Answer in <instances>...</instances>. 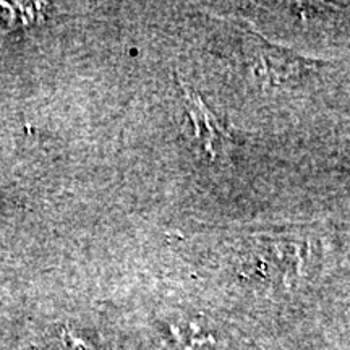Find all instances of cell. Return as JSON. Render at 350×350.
Listing matches in <instances>:
<instances>
[{"instance_id": "1", "label": "cell", "mask_w": 350, "mask_h": 350, "mask_svg": "<svg viewBox=\"0 0 350 350\" xmlns=\"http://www.w3.org/2000/svg\"><path fill=\"white\" fill-rule=\"evenodd\" d=\"M188 109L193 117L196 125V137L203 139L206 151L214 157L216 154V144H222L227 138L224 126L219 124L216 117L209 112L196 94H188Z\"/></svg>"}]
</instances>
